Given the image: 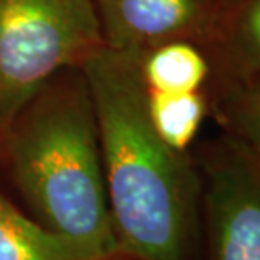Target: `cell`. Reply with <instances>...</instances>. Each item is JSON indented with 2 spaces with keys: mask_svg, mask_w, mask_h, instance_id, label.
Returning a JSON list of instances; mask_svg holds the SVG:
<instances>
[{
  "mask_svg": "<svg viewBox=\"0 0 260 260\" xmlns=\"http://www.w3.org/2000/svg\"><path fill=\"white\" fill-rule=\"evenodd\" d=\"M106 260H133V258H129V257H124V255H119V253H116V255L109 257V258H106Z\"/></svg>",
  "mask_w": 260,
  "mask_h": 260,
  "instance_id": "cell-11",
  "label": "cell"
},
{
  "mask_svg": "<svg viewBox=\"0 0 260 260\" xmlns=\"http://www.w3.org/2000/svg\"><path fill=\"white\" fill-rule=\"evenodd\" d=\"M208 109V98L205 91H148V114L153 128L176 151H188Z\"/></svg>",
  "mask_w": 260,
  "mask_h": 260,
  "instance_id": "cell-10",
  "label": "cell"
},
{
  "mask_svg": "<svg viewBox=\"0 0 260 260\" xmlns=\"http://www.w3.org/2000/svg\"><path fill=\"white\" fill-rule=\"evenodd\" d=\"M0 260H82L62 237L47 230L0 190Z\"/></svg>",
  "mask_w": 260,
  "mask_h": 260,
  "instance_id": "cell-9",
  "label": "cell"
},
{
  "mask_svg": "<svg viewBox=\"0 0 260 260\" xmlns=\"http://www.w3.org/2000/svg\"><path fill=\"white\" fill-rule=\"evenodd\" d=\"M208 84V106L215 109L226 136L260 163V74Z\"/></svg>",
  "mask_w": 260,
  "mask_h": 260,
  "instance_id": "cell-8",
  "label": "cell"
},
{
  "mask_svg": "<svg viewBox=\"0 0 260 260\" xmlns=\"http://www.w3.org/2000/svg\"><path fill=\"white\" fill-rule=\"evenodd\" d=\"M104 46L138 57L171 41L207 49L217 36L226 0H91Z\"/></svg>",
  "mask_w": 260,
  "mask_h": 260,
  "instance_id": "cell-5",
  "label": "cell"
},
{
  "mask_svg": "<svg viewBox=\"0 0 260 260\" xmlns=\"http://www.w3.org/2000/svg\"><path fill=\"white\" fill-rule=\"evenodd\" d=\"M210 81L260 74V0H226L217 36L205 49Z\"/></svg>",
  "mask_w": 260,
  "mask_h": 260,
  "instance_id": "cell-6",
  "label": "cell"
},
{
  "mask_svg": "<svg viewBox=\"0 0 260 260\" xmlns=\"http://www.w3.org/2000/svg\"><path fill=\"white\" fill-rule=\"evenodd\" d=\"M96 109L116 252L195 260L202 180L188 151L154 131L135 57L103 46L81 66Z\"/></svg>",
  "mask_w": 260,
  "mask_h": 260,
  "instance_id": "cell-1",
  "label": "cell"
},
{
  "mask_svg": "<svg viewBox=\"0 0 260 260\" xmlns=\"http://www.w3.org/2000/svg\"><path fill=\"white\" fill-rule=\"evenodd\" d=\"M135 60L143 84L153 92L205 91L212 77V64L205 49L190 41L159 44Z\"/></svg>",
  "mask_w": 260,
  "mask_h": 260,
  "instance_id": "cell-7",
  "label": "cell"
},
{
  "mask_svg": "<svg viewBox=\"0 0 260 260\" xmlns=\"http://www.w3.org/2000/svg\"><path fill=\"white\" fill-rule=\"evenodd\" d=\"M208 260H260V163L225 136L198 161Z\"/></svg>",
  "mask_w": 260,
  "mask_h": 260,
  "instance_id": "cell-4",
  "label": "cell"
},
{
  "mask_svg": "<svg viewBox=\"0 0 260 260\" xmlns=\"http://www.w3.org/2000/svg\"><path fill=\"white\" fill-rule=\"evenodd\" d=\"M0 171L27 213L82 260L118 253L96 109L81 68L54 76L0 131Z\"/></svg>",
  "mask_w": 260,
  "mask_h": 260,
  "instance_id": "cell-2",
  "label": "cell"
},
{
  "mask_svg": "<svg viewBox=\"0 0 260 260\" xmlns=\"http://www.w3.org/2000/svg\"><path fill=\"white\" fill-rule=\"evenodd\" d=\"M103 46L91 0H0V131L54 76Z\"/></svg>",
  "mask_w": 260,
  "mask_h": 260,
  "instance_id": "cell-3",
  "label": "cell"
}]
</instances>
